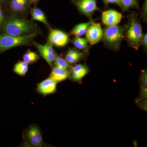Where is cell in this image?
<instances>
[{
  "mask_svg": "<svg viewBox=\"0 0 147 147\" xmlns=\"http://www.w3.org/2000/svg\"><path fill=\"white\" fill-rule=\"evenodd\" d=\"M121 7L124 11L138 5L137 0H121Z\"/></svg>",
  "mask_w": 147,
  "mask_h": 147,
  "instance_id": "cell-21",
  "label": "cell"
},
{
  "mask_svg": "<svg viewBox=\"0 0 147 147\" xmlns=\"http://www.w3.org/2000/svg\"><path fill=\"white\" fill-rule=\"evenodd\" d=\"M1 1H3V0H1Z\"/></svg>",
  "mask_w": 147,
  "mask_h": 147,
  "instance_id": "cell-29",
  "label": "cell"
},
{
  "mask_svg": "<svg viewBox=\"0 0 147 147\" xmlns=\"http://www.w3.org/2000/svg\"><path fill=\"white\" fill-rule=\"evenodd\" d=\"M33 27L26 21L18 18H10L5 23L3 30L7 34L18 36L30 32Z\"/></svg>",
  "mask_w": 147,
  "mask_h": 147,
  "instance_id": "cell-3",
  "label": "cell"
},
{
  "mask_svg": "<svg viewBox=\"0 0 147 147\" xmlns=\"http://www.w3.org/2000/svg\"><path fill=\"white\" fill-rule=\"evenodd\" d=\"M94 21H91L86 23H81L76 25L71 30L70 34L75 37H80L86 34L87 29Z\"/></svg>",
  "mask_w": 147,
  "mask_h": 147,
  "instance_id": "cell-15",
  "label": "cell"
},
{
  "mask_svg": "<svg viewBox=\"0 0 147 147\" xmlns=\"http://www.w3.org/2000/svg\"><path fill=\"white\" fill-rule=\"evenodd\" d=\"M3 20V16L2 11L0 9V25L2 23Z\"/></svg>",
  "mask_w": 147,
  "mask_h": 147,
  "instance_id": "cell-27",
  "label": "cell"
},
{
  "mask_svg": "<svg viewBox=\"0 0 147 147\" xmlns=\"http://www.w3.org/2000/svg\"><path fill=\"white\" fill-rule=\"evenodd\" d=\"M34 44L40 56L50 67L52 66L53 63L55 61L56 53L53 49V44L50 41L45 45H41L36 42H34Z\"/></svg>",
  "mask_w": 147,
  "mask_h": 147,
  "instance_id": "cell-6",
  "label": "cell"
},
{
  "mask_svg": "<svg viewBox=\"0 0 147 147\" xmlns=\"http://www.w3.org/2000/svg\"><path fill=\"white\" fill-rule=\"evenodd\" d=\"M74 3L79 11L90 19L98 9L96 0H75Z\"/></svg>",
  "mask_w": 147,
  "mask_h": 147,
  "instance_id": "cell-5",
  "label": "cell"
},
{
  "mask_svg": "<svg viewBox=\"0 0 147 147\" xmlns=\"http://www.w3.org/2000/svg\"><path fill=\"white\" fill-rule=\"evenodd\" d=\"M102 1L106 5L109 3H115L121 7V0H102Z\"/></svg>",
  "mask_w": 147,
  "mask_h": 147,
  "instance_id": "cell-24",
  "label": "cell"
},
{
  "mask_svg": "<svg viewBox=\"0 0 147 147\" xmlns=\"http://www.w3.org/2000/svg\"><path fill=\"white\" fill-rule=\"evenodd\" d=\"M55 65L56 66L65 70H69L71 68V66L69 65L65 59L61 57L56 53V56L55 60Z\"/></svg>",
  "mask_w": 147,
  "mask_h": 147,
  "instance_id": "cell-20",
  "label": "cell"
},
{
  "mask_svg": "<svg viewBox=\"0 0 147 147\" xmlns=\"http://www.w3.org/2000/svg\"><path fill=\"white\" fill-rule=\"evenodd\" d=\"M27 137L32 146L40 147L43 146L42 134L38 127L31 126L27 131Z\"/></svg>",
  "mask_w": 147,
  "mask_h": 147,
  "instance_id": "cell-10",
  "label": "cell"
},
{
  "mask_svg": "<svg viewBox=\"0 0 147 147\" xmlns=\"http://www.w3.org/2000/svg\"><path fill=\"white\" fill-rule=\"evenodd\" d=\"M71 75V72L69 70L63 69L58 67H54L50 73V78L58 82L65 81Z\"/></svg>",
  "mask_w": 147,
  "mask_h": 147,
  "instance_id": "cell-13",
  "label": "cell"
},
{
  "mask_svg": "<svg viewBox=\"0 0 147 147\" xmlns=\"http://www.w3.org/2000/svg\"><path fill=\"white\" fill-rule=\"evenodd\" d=\"M49 41L53 45L59 47H62L67 44L69 36L65 33L59 30H54L50 32L49 34Z\"/></svg>",
  "mask_w": 147,
  "mask_h": 147,
  "instance_id": "cell-9",
  "label": "cell"
},
{
  "mask_svg": "<svg viewBox=\"0 0 147 147\" xmlns=\"http://www.w3.org/2000/svg\"><path fill=\"white\" fill-rule=\"evenodd\" d=\"M39 56L35 52L29 51L23 56V60L28 64H32L39 59Z\"/></svg>",
  "mask_w": 147,
  "mask_h": 147,
  "instance_id": "cell-19",
  "label": "cell"
},
{
  "mask_svg": "<svg viewBox=\"0 0 147 147\" xmlns=\"http://www.w3.org/2000/svg\"><path fill=\"white\" fill-rule=\"evenodd\" d=\"M125 32V27L118 25L106 26L103 30L102 40L106 46L117 50L120 47Z\"/></svg>",
  "mask_w": 147,
  "mask_h": 147,
  "instance_id": "cell-2",
  "label": "cell"
},
{
  "mask_svg": "<svg viewBox=\"0 0 147 147\" xmlns=\"http://www.w3.org/2000/svg\"><path fill=\"white\" fill-rule=\"evenodd\" d=\"M128 18V23L125 27L126 39L129 46L138 50L143 35L142 25L135 13H131Z\"/></svg>",
  "mask_w": 147,
  "mask_h": 147,
  "instance_id": "cell-1",
  "label": "cell"
},
{
  "mask_svg": "<svg viewBox=\"0 0 147 147\" xmlns=\"http://www.w3.org/2000/svg\"><path fill=\"white\" fill-rule=\"evenodd\" d=\"M141 45H143L146 49L147 47V34H143L141 41Z\"/></svg>",
  "mask_w": 147,
  "mask_h": 147,
  "instance_id": "cell-25",
  "label": "cell"
},
{
  "mask_svg": "<svg viewBox=\"0 0 147 147\" xmlns=\"http://www.w3.org/2000/svg\"><path fill=\"white\" fill-rule=\"evenodd\" d=\"M28 0H12L11 7L12 10L19 12L24 10L26 7Z\"/></svg>",
  "mask_w": 147,
  "mask_h": 147,
  "instance_id": "cell-18",
  "label": "cell"
},
{
  "mask_svg": "<svg viewBox=\"0 0 147 147\" xmlns=\"http://www.w3.org/2000/svg\"><path fill=\"white\" fill-rule=\"evenodd\" d=\"M89 71L86 65L82 64L76 65L71 68V79L74 82L81 81Z\"/></svg>",
  "mask_w": 147,
  "mask_h": 147,
  "instance_id": "cell-12",
  "label": "cell"
},
{
  "mask_svg": "<svg viewBox=\"0 0 147 147\" xmlns=\"http://www.w3.org/2000/svg\"><path fill=\"white\" fill-rule=\"evenodd\" d=\"M86 38L91 45H94L102 40L103 30L99 23L91 24L86 33Z\"/></svg>",
  "mask_w": 147,
  "mask_h": 147,
  "instance_id": "cell-7",
  "label": "cell"
},
{
  "mask_svg": "<svg viewBox=\"0 0 147 147\" xmlns=\"http://www.w3.org/2000/svg\"><path fill=\"white\" fill-rule=\"evenodd\" d=\"M84 53L74 49H70L66 54V61L69 64H74L79 62L84 57Z\"/></svg>",
  "mask_w": 147,
  "mask_h": 147,
  "instance_id": "cell-14",
  "label": "cell"
},
{
  "mask_svg": "<svg viewBox=\"0 0 147 147\" xmlns=\"http://www.w3.org/2000/svg\"><path fill=\"white\" fill-rule=\"evenodd\" d=\"M147 71H145L142 73L141 76V81L142 86V87H147Z\"/></svg>",
  "mask_w": 147,
  "mask_h": 147,
  "instance_id": "cell-23",
  "label": "cell"
},
{
  "mask_svg": "<svg viewBox=\"0 0 147 147\" xmlns=\"http://www.w3.org/2000/svg\"><path fill=\"white\" fill-rule=\"evenodd\" d=\"M28 65L24 61L18 62L14 65L13 71L20 76H25L28 70Z\"/></svg>",
  "mask_w": 147,
  "mask_h": 147,
  "instance_id": "cell-16",
  "label": "cell"
},
{
  "mask_svg": "<svg viewBox=\"0 0 147 147\" xmlns=\"http://www.w3.org/2000/svg\"><path fill=\"white\" fill-rule=\"evenodd\" d=\"M122 18L121 13L117 11L110 9L102 12V23L106 26L117 25Z\"/></svg>",
  "mask_w": 147,
  "mask_h": 147,
  "instance_id": "cell-11",
  "label": "cell"
},
{
  "mask_svg": "<svg viewBox=\"0 0 147 147\" xmlns=\"http://www.w3.org/2000/svg\"><path fill=\"white\" fill-rule=\"evenodd\" d=\"M72 43L79 50H86L89 48L88 41L85 38L76 37L73 40Z\"/></svg>",
  "mask_w": 147,
  "mask_h": 147,
  "instance_id": "cell-17",
  "label": "cell"
},
{
  "mask_svg": "<svg viewBox=\"0 0 147 147\" xmlns=\"http://www.w3.org/2000/svg\"><path fill=\"white\" fill-rule=\"evenodd\" d=\"M32 1H33L35 2V1H37L38 0H32Z\"/></svg>",
  "mask_w": 147,
  "mask_h": 147,
  "instance_id": "cell-28",
  "label": "cell"
},
{
  "mask_svg": "<svg viewBox=\"0 0 147 147\" xmlns=\"http://www.w3.org/2000/svg\"><path fill=\"white\" fill-rule=\"evenodd\" d=\"M35 34L14 36L8 34L0 35V52H3L18 45L28 44Z\"/></svg>",
  "mask_w": 147,
  "mask_h": 147,
  "instance_id": "cell-4",
  "label": "cell"
},
{
  "mask_svg": "<svg viewBox=\"0 0 147 147\" xmlns=\"http://www.w3.org/2000/svg\"><path fill=\"white\" fill-rule=\"evenodd\" d=\"M32 11L36 13L37 16L39 18V21L45 24L47 26H49V25H48L47 20H46V17L42 11L39 9L36 8L34 9Z\"/></svg>",
  "mask_w": 147,
  "mask_h": 147,
  "instance_id": "cell-22",
  "label": "cell"
},
{
  "mask_svg": "<svg viewBox=\"0 0 147 147\" xmlns=\"http://www.w3.org/2000/svg\"><path fill=\"white\" fill-rule=\"evenodd\" d=\"M147 0L145 1L143 9H142V16L144 21H146L147 19Z\"/></svg>",
  "mask_w": 147,
  "mask_h": 147,
  "instance_id": "cell-26",
  "label": "cell"
},
{
  "mask_svg": "<svg viewBox=\"0 0 147 147\" xmlns=\"http://www.w3.org/2000/svg\"><path fill=\"white\" fill-rule=\"evenodd\" d=\"M57 84V82L49 77L38 84L37 91L44 96L55 93Z\"/></svg>",
  "mask_w": 147,
  "mask_h": 147,
  "instance_id": "cell-8",
  "label": "cell"
}]
</instances>
